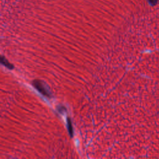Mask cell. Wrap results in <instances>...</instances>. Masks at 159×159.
Returning a JSON list of instances; mask_svg holds the SVG:
<instances>
[{"mask_svg":"<svg viewBox=\"0 0 159 159\" xmlns=\"http://www.w3.org/2000/svg\"><path fill=\"white\" fill-rule=\"evenodd\" d=\"M32 84L43 95L48 98H50L51 96V94L49 90L48 89L47 86L42 81L39 80H34L32 82Z\"/></svg>","mask_w":159,"mask_h":159,"instance_id":"obj_1","label":"cell"},{"mask_svg":"<svg viewBox=\"0 0 159 159\" xmlns=\"http://www.w3.org/2000/svg\"><path fill=\"white\" fill-rule=\"evenodd\" d=\"M1 62L2 64H3L4 66H6L7 68H9V69H12L13 68V66L12 64H11L4 57H1Z\"/></svg>","mask_w":159,"mask_h":159,"instance_id":"obj_2","label":"cell"},{"mask_svg":"<svg viewBox=\"0 0 159 159\" xmlns=\"http://www.w3.org/2000/svg\"><path fill=\"white\" fill-rule=\"evenodd\" d=\"M67 122H68V130H69V133L71 135H72L73 134V130H72V127H71V120H70V119H68L67 120Z\"/></svg>","mask_w":159,"mask_h":159,"instance_id":"obj_3","label":"cell"}]
</instances>
